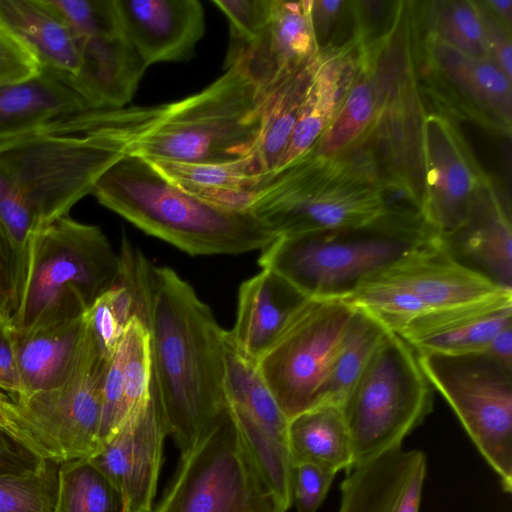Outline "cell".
<instances>
[{
	"label": "cell",
	"instance_id": "cell-15",
	"mask_svg": "<svg viewBox=\"0 0 512 512\" xmlns=\"http://www.w3.org/2000/svg\"><path fill=\"white\" fill-rule=\"evenodd\" d=\"M159 401L150 397L137 407L91 457L124 496L130 512H152L165 437Z\"/></svg>",
	"mask_w": 512,
	"mask_h": 512
},
{
	"label": "cell",
	"instance_id": "cell-33",
	"mask_svg": "<svg viewBox=\"0 0 512 512\" xmlns=\"http://www.w3.org/2000/svg\"><path fill=\"white\" fill-rule=\"evenodd\" d=\"M376 111L371 66L364 45L351 83L334 117L314 145L324 157L333 156L357 143L370 128Z\"/></svg>",
	"mask_w": 512,
	"mask_h": 512
},
{
	"label": "cell",
	"instance_id": "cell-54",
	"mask_svg": "<svg viewBox=\"0 0 512 512\" xmlns=\"http://www.w3.org/2000/svg\"><path fill=\"white\" fill-rule=\"evenodd\" d=\"M1 319H5V318H3V317L1 316V314H0V320H1Z\"/></svg>",
	"mask_w": 512,
	"mask_h": 512
},
{
	"label": "cell",
	"instance_id": "cell-1",
	"mask_svg": "<svg viewBox=\"0 0 512 512\" xmlns=\"http://www.w3.org/2000/svg\"><path fill=\"white\" fill-rule=\"evenodd\" d=\"M141 309L150 334L152 386L168 435L186 453L227 410L224 330L193 287L138 249Z\"/></svg>",
	"mask_w": 512,
	"mask_h": 512
},
{
	"label": "cell",
	"instance_id": "cell-27",
	"mask_svg": "<svg viewBox=\"0 0 512 512\" xmlns=\"http://www.w3.org/2000/svg\"><path fill=\"white\" fill-rule=\"evenodd\" d=\"M0 23L30 49L41 68L68 78L77 74V39L49 0H0Z\"/></svg>",
	"mask_w": 512,
	"mask_h": 512
},
{
	"label": "cell",
	"instance_id": "cell-45",
	"mask_svg": "<svg viewBox=\"0 0 512 512\" xmlns=\"http://www.w3.org/2000/svg\"><path fill=\"white\" fill-rule=\"evenodd\" d=\"M100 354L109 359L122 338L124 327L113 310L106 292L84 314Z\"/></svg>",
	"mask_w": 512,
	"mask_h": 512
},
{
	"label": "cell",
	"instance_id": "cell-43",
	"mask_svg": "<svg viewBox=\"0 0 512 512\" xmlns=\"http://www.w3.org/2000/svg\"><path fill=\"white\" fill-rule=\"evenodd\" d=\"M41 70L30 49L0 23V86L29 80Z\"/></svg>",
	"mask_w": 512,
	"mask_h": 512
},
{
	"label": "cell",
	"instance_id": "cell-23",
	"mask_svg": "<svg viewBox=\"0 0 512 512\" xmlns=\"http://www.w3.org/2000/svg\"><path fill=\"white\" fill-rule=\"evenodd\" d=\"M80 67L68 78L92 110L120 109L133 98L147 64L124 32L77 38Z\"/></svg>",
	"mask_w": 512,
	"mask_h": 512
},
{
	"label": "cell",
	"instance_id": "cell-7",
	"mask_svg": "<svg viewBox=\"0 0 512 512\" xmlns=\"http://www.w3.org/2000/svg\"><path fill=\"white\" fill-rule=\"evenodd\" d=\"M433 395L416 351L388 330L341 405L353 467L402 446L432 412Z\"/></svg>",
	"mask_w": 512,
	"mask_h": 512
},
{
	"label": "cell",
	"instance_id": "cell-53",
	"mask_svg": "<svg viewBox=\"0 0 512 512\" xmlns=\"http://www.w3.org/2000/svg\"><path fill=\"white\" fill-rule=\"evenodd\" d=\"M7 397H8V395L0 390V408L2 407L4 402L6 401Z\"/></svg>",
	"mask_w": 512,
	"mask_h": 512
},
{
	"label": "cell",
	"instance_id": "cell-5",
	"mask_svg": "<svg viewBox=\"0 0 512 512\" xmlns=\"http://www.w3.org/2000/svg\"><path fill=\"white\" fill-rule=\"evenodd\" d=\"M120 260L100 227L69 215L34 230L10 318L28 329L82 317L114 283Z\"/></svg>",
	"mask_w": 512,
	"mask_h": 512
},
{
	"label": "cell",
	"instance_id": "cell-18",
	"mask_svg": "<svg viewBox=\"0 0 512 512\" xmlns=\"http://www.w3.org/2000/svg\"><path fill=\"white\" fill-rule=\"evenodd\" d=\"M122 30L147 66L191 58L205 33L198 0H115Z\"/></svg>",
	"mask_w": 512,
	"mask_h": 512
},
{
	"label": "cell",
	"instance_id": "cell-55",
	"mask_svg": "<svg viewBox=\"0 0 512 512\" xmlns=\"http://www.w3.org/2000/svg\"><path fill=\"white\" fill-rule=\"evenodd\" d=\"M0 426L2 427L1 421H0Z\"/></svg>",
	"mask_w": 512,
	"mask_h": 512
},
{
	"label": "cell",
	"instance_id": "cell-37",
	"mask_svg": "<svg viewBox=\"0 0 512 512\" xmlns=\"http://www.w3.org/2000/svg\"><path fill=\"white\" fill-rule=\"evenodd\" d=\"M430 34L456 51L488 58L482 11L478 2L448 0L431 3Z\"/></svg>",
	"mask_w": 512,
	"mask_h": 512
},
{
	"label": "cell",
	"instance_id": "cell-24",
	"mask_svg": "<svg viewBox=\"0 0 512 512\" xmlns=\"http://www.w3.org/2000/svg\"><path fill=\"white\" fill-rule=\"evenodd\" d=\"M11 337L21 383L19 395H25L66 381L86 351L90 329L83 315L28 329L12 326Z\"/></svg>",
	"mask_w": 512,
	"mask_h": 512
},
{
	"label": "cell",
	"instance_id": "cell-16",
	"mask_svg": "<svg viewBox=\"0 0 512 512\" xmlns=\"http://www.w3.org/2000/svg\"><path fill=\"white\" fill-rule=\"evenodd\" d=\"M363 280L402 291L419 307L421 314L512 290L457 261L445 248L440 235Z\"/></svg>",
	"mask_w": 512,
	"mask_h": 512
},
{
	"label": "cell",
	"instance_id": "cell-42",
	"mask_svg": "<svg viewBox=\"0 0 512 512\" xmlns=\"http://www.w3.org/2000/svg\"><path fill=\"white\" fill-rule=\"evenodd\" d=\"M76 39L98 33L123 32L115 0H49Z\"/></svg>",
	"mask_w": 512,
	"mask_h": 512
},
{
	"label": "cell",
	"instance_id": "cell-25",
	"mask_svg": "<svg viewBox=\"0 0 512 512\" xmlns=\"http://www.w3.org/2000/svg\"><path fill=\"white\" fill-rule=\"evenodd\" d=\"M87 110L92 109L67 76L42 68L34 78L0 86V145Z\"/></svg>",
	"mask_w": 512,
	"mask_h": 512
},
{
	"label": "cell",
	"instance_id": "cell-46",
	"mask_svg": "<svg viewBox=\"0 0 512 512\" xmlns=\"http://www.w3.org/2000/svg\"><path fill=\"white\" fill-rule=\"evenodd\" d=\"M37 452L0 426V476L25 475L47 464Z\"/></svg>",
	"mask_w": 512,
	"mask_h": 512
},
{
	"label": "cell",
	"instance_id": "cell-36",
	"mask_svg": "<svg viewBox=\"0 0 512 512\" xmlns=\"http://www.w3.org/2000/svg\"><path fill=\"white\" fill-rule=\"evenodd\" d=\"M227 405L259 474L288 510L293 503L294 476L288 443L271 434L240 407L228 402Z\"/></svg>",
	"mask_w": 512,
	"mask_h": 512
},
{
	"label": "cell",
	"instance_id": "cell-39",
	"mask_svg": "<svg viewBox=\"0 0 512 512\" xmlns=\"http://www.w3.org/2000/svg\"><path fill=\"white\" fill-rule=\"evenodd\" d=\"M59 464L25 475L0 476V512H53Z\"/></svg>",
	"mask_w": 512,
	"mask_h": 512
},
{
	"label": "cell",
	"instance_id": "cell-19",
	"mask_svg": "<svg viewBox=\"0 0 512 512\" xmlns=\"http://www.w3.org/2000/svg\"><path fill=\"white\" fill-rule=\"evenodd\" d=\"M427 461L420 450H389L354 466L338 512H420Z\"/></svg>",
	"mask_w": 512,
	"mask_h": 512
},
{
	"label": "cell",
	"instance_id": "cell-35",
	"mask_svg": "<svg viewBox=\"0 0 512 512\" xmlns=\"http://www.w3.org/2000/svg\"><path fill=\"white\" fill-rule=\"evenodd\" d=\"M53 512H130L124 496L91 458L59 464Z\"/></svg>",
	"mask_w": 512,
	"mask_h": 512
},
{
	"label": "cell",
	"instance_id": "cell-14",
	"mask_svg": "<svg viewBox=\"0 0 512 512\" xmlns=\"http://www.w3.org/2000/svg\"><path fill=\"white\" fill-rule=\"evenodd\" d=\"M424 218L439 235L465 221L484 179L455 126L443 115L423 120Z\"/></svg>",
	"mask_w": 512,
	"mask_h": 512
},
{
	"label": "cell",
	"instance_id": "cell-6",
	"mask_svg": "<svg viewBox=\"0 0 512 512\" xmlns=\"http://www.w3.org/2000/svg\"><path fill=\"white\" fill-rule=\"evenodd\" d=\"M437 235L423 221L385 216L364 227L279 236L261 250L258 263L307 297H342Z\"/></svg>",
	"mask_w": 512,
	"mask_h": 512
},
{
	"label": "cell",
	"instance_id": "cell-3",
	"mask_svg": "<svg viewBox=\"0 0 512 512\" xmlns=\"http://www.w3.org/2000/svg\"><path fill=\"white\" fill-rule=\"evenodd\" d=\"M380 179L366 135L329 157L313 146L267 176L248 211L278 236L364 227L386 215Z\"/></svg>",
	"mask_w": 512,
	"mask_h": 512
},
{
	"label": "cell",
	"instance_id": "cell-26",
	"mask_svg": "<svg viewBox=\"0 0 512 512\" xmlns=\"http://www.w3.org/2000/svg\"><path fill=\"white\" fill-rule=\"evenodd\" d=\"M361 47L362 43L354 35L343 45L319 51L309 89L278 169L317 143L351 83Z\"/></svg>",
	"mask_w": 512,
	"mask_h": 512
},
{
	"label": "cell",
	"instance_id": "cell-10",
	"mask_svg": "<svg viewBox=\"0 0 512 512\" xmlns=\"http://www.w3.org/2000/svg\"><path fill=\"white\" fill-rule=\"evenodd\" d=\"M107 361L90 330L86 351L64 383L30 394L8 395L0 408L2 427L57 464L93 457L101 447L102 386Z\"/></svg>",
	"mask_w": 512,
	"mask_h": 512
},
{
	"label": "cell",
	"instance_id": "cell-49",
	"mask_svg": "<svg viewBox=\"0 0 512 512\" xmlns=\"http://www.w3.org/2000/svg\"><path fill=\"white\" fill-rule=\"evenodd\" d=\"M488 58L512 81L511 35L498 20L488 16L481 8Z\"/></svg>",
	"mask_w": 512,
	"mask_h": 512
},
{
	"label": "cell",
	"instance_id": "cell-41",
	"mask_svg": "<svg viewBox=\"0 0 512 512\" xmlns=\"http://www.w3.org/2000/svg\"><path fill=\"white\" fill-rule=\"evenodd\" d=\"M0 225L16 255L19 294L25 273L28 243L32 232L35 230V219L21 192L1 170Z\"/></svg>",
	"mask_w": 512,
	"mask_h": 512
},
{
	"label": "cell",
	"instance_id": "cell-30",
	"mask_svg": "<svg viewBox=\"0 0 512 512\" xmlns=\"http://www.w3.org/2000/svg\"><path fill=\"white\" fill-rule=\"evenodd\" d=\"M288 447L293 467L311 464L334 474L353 468L350 435L340 406L317 405L290 419Z\"/></svg>",
	"mask_w": 512,
	"mask_h": 512
},
{
	"label": "cell",
	"instance_id": "cell-9",
	"mask_svg": "<svg viewBox=\"0 0 512 512\" xmlns=\"http://www.w3.org/2000/svg\"><path fill=\"white\" fill-rule=\"evenodd\" d=\"M125 154L123 144L103 132H38L0 145V170L23 195L36 230L69 215Z\"/></svg>",
	"mask_w": 512,
	"mask_h": 512
},
{
	"label": "cell",
	"instance_id": "cell-13",
	"mask_svg": "<svg viewBox=\"0 0 512 512\" xmlns=\"http://www.w3.org/2000/svg\"><path fill=\"white\" fill-rule=\"evenodd\" d=\"M354 309L340 297H307L259 359L258 369L288 421L314 405Z\"/></svg>",
	"mask_w": 512,
	"mask_h": 512
},
{
	"label": "cell",
	"instance_id": "cell-50",
	"mask_svg": "<svg viewBox=\"0 0 512 512\" xmlns=\"http://www.w3.org/2000/svg\"><path fill=\"white\" fill-rule=\"evenodd\" d=\"M10 319L0 320V390L9 396L21 393V383L16 366L11 337Z\"/></svg>",
	"mask_w": 512,
	"mask_h": 512
},
{
	"label": "cell",
	"instance_id": "cell-11",
	"mask_svg": "<svg viewBox=\"0 0 512 512\" xmlns=\"http://www.w3.org/2000/svg\"><path fill=\"white\" fill-rule=\"evenodd\" d=\"M249 456L228 409L184 454L152 512H287Z\"/></svg>",
	"mask_w": 512,
	"mask_h": 512
},
{
	"label": "cell",
	"instance_id": "cell-8",
	"mask_svg": "<svg viewBox=\"0 0 512 512\" xmlns=\"http://www.w3.org/2000/svg\"><path fill=\"white\" fill-rule=\"evenodd\" d=\"M408 8L400 2L394 22L364 45L371 66L376 111L367 131L380 175L406 185L424 205L423 120Z\"/></svg>",
	"mask_w": 512,
	"mask_h": 512
},
{
	"label": "cell",
	"instance_id": "cell-21",
	"mask_svg": "<svg viewBox=\"0 0 512 512\" xmlns=\"http://www.w3.org/2000/svg\"><path fill=\"white\" fill-rule=\"evenodd\" d=\"M309 10L310 0H274L268 25L234 64L264 95L318 55Z\"/></svg>",
	"mask_w": 512,
	"mask_h": 512
},
{
	"label": "cell",
	"instance_id": "cell-32",
	"mask_svg": "<svg viewBox=\"0 0 512 512\" xmlns=\"http://www.w3.org/2000/svg\"><path fill=\"white\" fill-rule=\"evenodd\" d=\"M388 330L372 314L355 307L328 376L312 407L322 404L341 407Z\"/></svg>",
	"mask_w": 512,
	"mask_h": 512
},
{
	"label": "cell",
	"instance_id": "cell-51",
	"mask_svg": "<svg viewBox=\"0 0 512 512\" xmlns=\"http://www.w3.org/2000/svg\"><path fill=\"white\" fill-rule=\"evenodd\" d=\"M485 352L512 366V324L504 327L493 337Z\"/></svg>",
	"mask_w": 512,
	"mask_h": 512
},
{
	"label": "cell",
	"instance_id": "cell-44",
	"mask_svg": "<svg viewBox=\"0 0 512 512\" xmlns=\"http://www.w3.org/2000/svg\"><path fill=\"white\" fill-rule=\"evenodd\" d=\"M336 474L311 464L294 467L293 502L297 512H316Z\"/></svg>",
	"mask_w": 512,
	"mask_h": 512
},
{
	"label": "cell",
	"instance_id": "cell-34",
	"mask_svg": "<svg viewBox=\"0 0 512 512\" xmlns=\"http://www.w3.org/2000/svg\"><path fill=\"white\" fill-rule=\"evenodd\" d=\"M223 338L227 402L243 409L271 434L288 443L289 421L265 383L257 364L242 358L224 334Z\"/></svg>",
	"mask_w": 512,
	"mask_h": 512
},
{
	"label": "cell",
	"instance_id": "cell-29",
	"mask_svg": "<svg viewBox=\"0 0 512 512\" xmlns=\"http://www.w3.org/2000/svg\"><path fill=\"white\" fill-rule=\"evenodd\" d=\"M433 67L465 98L488 113L505 133L512 118L511 80L489 58L464 55L435 37L427 40Z\"/></svg>",
	"mask_w": 512,
	"mask_h": 512
},
{
	"label": "cell",
	"instance_id": "cell-48",
	"mask_svg": "<svg viewBox=\"0 0 512 512\" xmlns=\"http://www.w3.org/2000/svg\"><path fill=\"white\" fill-rule=\"evenodd\" d=\"M348 1L310 0V21L318 51L330 48V39Z\"/></svg>",
	"mask_w": 512,
	"mask_h": 512
},
{
	"label": "cell",
	"instance_id": "cell-20",
	"mask_svg": "<svg viewBox=\"0 0 512 512\" xmlns=\"http://www.w3.org/2000/svg\"><path fill=\"white\" fill-rule=\"evenodd\" d=\"M441 239L457 261L497 285L512 289L510 213L489 179L484 177L478 186L463 224Z\"/></svg>",
	"mask_w": 512,
	"mask_h": 512
},
{
	"label": "cell",
	"instance_id": "cell-52",
	"mask_svg": "<svg viewBox=\"0 0 512 512\" xmlns=\"http://www.w3.org/2000/svg\"><path fill=\"white\" fill-rule=\"evenodd\" d=\"M489 10L499 18V22L511 31L512 1L511 0H487L483 2Z\"/></svg>",
	"mask_w": 512,
	"mask_h": 512
},
{
	"label": "cell",
	"instance_id": "cell-2",
	"mask_svg": "<svg viewBox=\"0 0 512 512\" xmlns=\"http://www.w3.org/2000/svg\"><path fill=\"white\" fill-rule=\"evenodd\" d=\"M198 93L156 106L87 110L65 118L64 134L118 139L146 161L222 163L254 154L264 94L239 65Z\"/></svg>",
	"mask_w": 512,
	"mask_h": 512
},
{
	"label": "cell",
	"instance_id": "cell-22",
	"mask_svg": "<svg viewBox=\"0 0 512 512\" xmlns=\"http://www.w3.org/2000/svg\"><path fill=\"white\" fill-rule=\"evenodd\" d=\"M306 298L275 271L262 269L240 285L236 320L224 336L242 358L257 364Z\"/></svg>",
	"mask_w": 512,
	"mask_h": 512
},
{
	"label": "cell",
	"instance_id": "cell-47",
	"mask_svg": "<svg viewBox=\"0 0 512 512\" xmlns=\"http://www.w3.org/2000/svg\"><path fill=\"white\" fill-rule=\"evenodd\" d=\"M18 285L16 255L0 225V314L5 319H10L16 309Z\"/></svg>",
	"mask_w": 512,
	"mask_h": 512
},
{
	"label": "cell",
	"instance_id": "cell-12",
	"mask_svg": "<svg viewBox=\"0 0 512 512\" xmlns=\"http://www.w3.org/2000/svg\"><path fill=\"white\" fill-rule=\"evenodd\" d=\"M417 353L431 383L457 415L468 436L512 489V366L485 351Z\"/></svg>",
	"mask_w": 512,
	"mask_h": 512
},
{
	"label": "cell",
	"instance_id": "cell-4",
	"mask_svg": "<svg viewBox=\"0 0 512 512\" xmlns=\"http://www.w3.org/2000/svg\"><path fill=\"white\" fill-rule=\"evenodd\" d=\"M92 194L145 233L193 256L262 250L279 237L251 212L209 204L128 154L102 174Z\"/></svg>",
	"mask_w": 512,
	"mask_h": 512
},
{
	"label": "cell",
	"instance_id": "cell-17",
	"mask_svg": "<svg viewBox=\"0 0 512 512\" xmlns=\"http://www.w3.org/2000/svg\"><path fill=\"white\" fill-rule=\"evenodd\" d=\"M512 324V290L476 301L428 311L395 331L416 352L485 351Z\"/></svg>",
	"mask_w": 512,
	"mask_h": 512
},
{
	"label": "cell",
	"instance_id": "cell-38",
	"mask_svg": "<svg viewBox=\"0 0 512 512\" xmlns=\"http://www.w3.org/2000/svg\"><path fill=\"white\" fill-rule=\"evenodd\" d=\"M121 373L124 401L130 415L151 395L152 355L146 325L133 317L115 350Z\"/></svg>",
	"mask_w": 512,
	"mask_h": 512
},
{
	"label": "cell",
	"instance_id": "cell-31",
	"mask_svg": "<svg viewBox=\"0 0 512 512\" xmlns=\"http://www.w3.org/2000/svg\"><path fill=\"white\" fill-rule=\"evenodd\" d=\"M317 57L281 80L264 95L260 131L254 152L261 174L269 175L280 166L309 89Z\"/></svg>",
	"mask_w": 512,
	"mask_h": 512
},
{
	"label": "cell",
	"instance_id": "cell-40",
	"mask_svg": "<svg viewBox=\"0 0 512 512\" xmlns=\"http://www.w3.org/2000/svg\"><path fill=\"white\" fill-rule=\"evenodd\" d=\"M229 21L230 40L224 69L238 62L268 25L274 0H213Z\"/></svg>",
	"mask_w": 512,
	"mask_h": 512
},
{
	"label": "cell",
	"instance_id": "cell-28",
	"mask_svg": "<svg viewBox=\"0 0 512 512\" xmlns=\"http://www.w3.org/2000/svg\"><path fill=\"white\" fill-rule=\"evenodd\" d=\"M167 181L217 207L248 211L267 175L258 170L254 154L222 163L148 161Z\"/></svg>",
	"mask_w": 512,
	"mask_h": 512
}]
</instances>
